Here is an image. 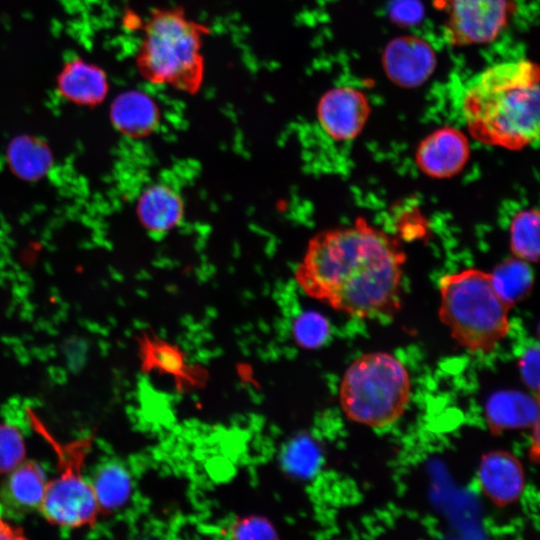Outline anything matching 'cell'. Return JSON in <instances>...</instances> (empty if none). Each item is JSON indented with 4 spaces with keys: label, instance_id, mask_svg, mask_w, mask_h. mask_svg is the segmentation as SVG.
Returning <instances> with one entry per match:
<instances>
[{
    "label": "cell",
    "instance_id": "obj_1",
    "mask_svg": "<svg viewBox=\"0 0 540 540\" xmlns=\"http://www.w3.org/2000/svg\"><path fill=\"white\" fill-rule=\"evenodd\" d=\"M406 253L396 237L358 216L308 242L294 278L310 298L359 319L401 309Z\"/></svg>",
    "mask_w": 540,
    "mask_h": 540
},
{
    "label": "cell",
    "instance_id": "obj_2",
    "mask_svg": "<svg viewBox=\"0 0 540 540\" xmlns=\"http://www.w3.org/2000/svg\"><path fill=\"white\" fill-rule=\"evenodd\" d=\"M539 67L528 59L493 64L464 89L462 113L478 142L522 150L539 139Z\"/></svg>",
    "mask_w": 540,
    "mask_h": 540
},
{
    "label": "cell",
    "instance_id": "obj_3",
    "mask_svg": "<svg viewBox=\"0 0 540 540\" xmlns=\"http://www.w3.org/2000/svg\"><path fill=\"white\" fill-rule=\"evenodd\" d=\"M209 34L207 25L180 6L153 9L135 54L138 73L151 84L197 94L204 83L203 45Z\"/></svg>",
    "mask_w": 540,
    "mask_h": 540
},
{
    "label": "cell",
    "instance_id": "obj_4",
    "mask_svg": "<svg viewBox=\"0 0 540 540\" xmlns=\"http://www.w3.org/2000/svg\"><path fill=\"white\" fill-rule=\"evenodd\" d=\"M438 317L463 348L488 354L510 331L511 308L496 292L491 274L466 268L439 280Z\"/></svg>",
    "mask_w": 540,
    "mask_h": 540
},
{
    "label": "cell",
    "instance_id": "obj_5",
    "mask_svg": "<svg viewBox=\"0 0 540 540\" xmlns=\"http://www.w3.org/2000/svg\"><path fill=\"white\" fill-rule=\"evenodd\" d=\"M411 397L406 366L393 354H362L345 370L339 385L342 411L351 421L373 428L395 423Z\"/></svg>",
    "mask_w": 540,
    "mask_h": 540
},
{
    "label": "cell",
    "instance_id": "obj_6",
    "mask_svg": "<svg viewBox=\"0 0 540 540\" xmlns=\"http://www.w3.org/2000/svg\"><path fill=\"white\" fill-rule=\"evenodd\" d=\"M26 413L33 429L52 447L57 459V475L48 480L38 512L48 523L59 527L92 526L100 512L91 483L84 478L83 469L93 436L60 442L31 408Z\"/></svg>",
    "mask_w": 540,
    "mask_h": 540
},
{
    "label": "cell",
    "instance_id": "obj_7",
    "mask_svg": "<svg viewBox=\"0 0 540 540\" xmlns=\"http://www.w3.org/2000/svg\"><path fill=\"white\" fill-rule=\"evenodd\" d=\"M444 36L454 46L487 44L505 29L511 0H440Z\"/></svg>",
    "mask_w": 540,
    "mask_h": 540
},
{
    "label": "cell",
    "instance_id": "obj_8",
    "mask_svg": "<svg viewBox=\"0 0 540 540\" xmlns=\"http://www.w3.org/2000/svg\"><path fill=\"white\" fill-rule=\"evenodd\" d=\"M371 112L366 95L350 86H337L320 97L317 120L322 130L332 140L347 142L358 137Z\"/></svg>",
    "mask_w": 540,
    "mask_h": 540
},
{
    "label": "cell",
    "instance_id": "obj_9",
    "mask_svg": "<svg viewBox=\"0 0 540 540\" xmlns=\"http://www.w3.org/2000/svg\"><path fill=\"white\" fill-rule=\"evenodd\" d=\"M470 155L467 136L455 127L443 126L421 140L414 160L419 171L427 177L449 179L463 171Z\"/></svg>",
    "mask_w": 540,
    "mask_h": 540
},
{
    "label": "cell",
    "instance_id": "obj_10",
    "mask_svg": "<svg viewBox=\"0 0 540 540\" xmlns=\"http://www.w3.org/2000/svg\"><path fill=\"white\" fill-rule=\"evenodd\" d=\"M382 64L392 82L412 88L423 84L432 75L436 55L424 40L415 36H401L387 44Z\"/></svg>",
    "mask_w": 540,
    "mask_h": 540
},
{
    "label": "cell",
    "instance_id": "obj_11",
    "mask_svg": "<svg viewBox=\"0 0 540 540\" xmlns=\"http://www.w3.org/2000/svg\"><path fill=\"white\" fill-rule=\"evenodd\" d=\"M477 481L482 492L498 507L518 501L526 486L520 459L507 450H494L482 456Z\"/></svg>",
    "mask_w": 540,
    "mask_h": 540
},
{
    "label": "cell",
    "instance_id": "obj_12",
    "mask_svg": "<svg viewBox=\"0 0 540 540\" xmlns=\"http://www.w3.org/2000/svg\"><path fill=\"white\" fill-rule=\"evenodd\" d=\"M59 95L78 106L94 107L103 103L109 92L106 72L82 58L67 61L56 77Z\"/></svg>",
    "mask_w": 540,
    "mask_h": 540
},
{
    "label": "cell",
    "instance_id": "obj_13",
    "mask_svg": "<svg viewBox=\"0 0 540 540\" xmlns=\"http://www.w3.org/2000/svg\"><path fill=\"white\" fill-rule=\"evenodd\" d=\"M109 118L115 129L131 138L147 137L161 122V110L148 93L130 89L120 92L110 104Z\"/></svg>",
    "mask_w": 540,
    "mask_h": 540
},
{
    "label": "cell",
    "instance_id": "obj_14",
    "mask_svg": "<svg viewBox=\"0 0 540 540\" xmlns=\"http://www.w3.org/2000/svg\"><path fill=\"white\" fill-rule=\"evenodd\" d=\"M487 426L494 435L507 430L530 429L539 422L538 395L519 390H498L485 403Z\"/></svg>",
    "mask_w": 540,
    "mask_h": 540
},
{
    "label": "cell",
    "instance_id": "obj_15",
    "mask_svg": "<svg viewBox=\"0 0 540 540\" xmlns=\"http://www.w3.org/2000/svg\"><path fill=\"white\" fill-rule=\"evenodd\" d=\"M136 212L147 231L163 235L182 223L185 207L177 190L166 183H155L140 194Z\"/></svg>",
    "mask_w": 540,
    "mask_h": 540
},
{
    "label": "cell",
    "instance_id": "obj_16",
    "mask_svg": "<svg viewBox=\"0 0 540 540\" xmlns=\"http://www.w3.org/2000/svg\"><path fill=\"white\" fill-rule=\"evenodd\" d=\"M48 479L40 464L25 459L6 474L0 488L2 503L17 513L39 511L45 496Z\"/></svg>",
    "mask_w": 540,
    "mask_h": 540
},
{
    "label": "cell",
    "instance_id": "obj_17",
    "mask_svg": "<svg viewBox=\"0 0 540 540\" xmlns=\"http://www.w3.org/2000/svg\"><path fill=\"white\" fill-rule=\"evenodd\" d=\"M137 342L143 371L172 376L180 383L194 381L196 373L187 365L180 348L146 332L138 337Z\"/></svg>",
    "mask_w": 540,
    "mask_h": 540
},
{
    "label": "cell",
    "instance_id": "obj_18",
    "mask_svg": "<svg viewBox=\"0 0 540 540\" xmlns=\"http://www.w3.org/2000/svg\"><path fill=\"white\" fill-rule=\"evenodd\" d=\"M90 483L100 515H109L121 509L128 502L133 487L128 470L115 461L97 468Z\"/></svg>",
    "mask_w": 540,
    "mask_h": 540
},
{
    "label": "cell",
    "instance_id": "obj_19",
    "mask_svg": "<svg viewBox=\"0 0 540 540\" xmlns=\"http://www.w3.org/2000/svg\"><path fill=\"white\" fill-rule=\"evenodd\" d=\"M7 159L13 172L27 180L42 177L52 163L51 151L44 141L25 134L10 141Z\"/></svg>",
    "mask_w": 540,
    "mask_h": 540
},
{
    "label": "cell",
    "instance_id": "obj_20",
    "mask_svg": "<svg viewBox=\"0 0 540 540\" xmlns=\"http://www.w3.org/2000/svg\"><path fill=\"white\" fill-rule=\"evenodd\" d=\"M490 274L496 292L511 309L530 294L534 285L530 263L514 256L497 264Z\"/></svg>",
    "mask_w": 540,
    "mask_h": 540
},
{
    "label": "cell",
    "instance_id": "obj_21",
    "mask_svg": "<svg viewBox=\"0 0 540 540\" xmlns=\"http://www.w3.org/2000/svg\"><path fill=\"white\" fill-rule=\"evenodd\" d=\"M540 217L537 208L516 212L509 225V248L514 257L536 263L539 259Z\"/></svg>",
    "mask_w": 540,
    "mask_h": 540
},
{
    "label": "cell",
    "instance_id": "obj_22",
    "mask_svg": "<svg viewBox=\"0 0 540 540\" xmlns=\"http://www.w3.org/2000/svg\"><path fill=\"white\" fill-rule=\"evenodd\" d=\"M284 467L293 475H313L321 462V450L310 437L300 436L292 440L283 454Z\"/></svg>",
    "mask_w": 540,
    "mask_h": 540
},
{
    "label": "cell",
    "instance_id": "obj_23",
    "mask_svg": "<svg viewBox=\"0 0 540 540\" xmlns=\"http://www.w3.org/2000/svg\"><path fill=\"white\" fill-rule=\"evenodd\" d=\"M331 334L328 319L319 312L306 311L299 314L292 324L295 342L305 349H316L324 345Z\"/></svg>",
    "mask_w": 540,
    "mask_h": 540
},
{
    "label": "cell",
    "instance_id": "obj_24",
    "mask_svg": "<svg viewBox=\"0 0 540 540\" xmlns=\"http://www.w3.org/2000/svg\"><path fill=\"white\" fill-rule=\"evenodd\" d=\"M26 459L22 432L14 425L0 422V475H6Z\"/></svg>",
    "mask_w": 540,
    "mask_h": 540
},
{
    "label": "cell",
    "instance_id": "obj_25",
    "mask_svg": "<svg viewBox=\"0 0 540 540\" xmlns=\"http://www.w3.org/2000/svg\"><path fill=\"white\" fill-rule=\"evenodd\" d=\"M235 539H274L276 530L268 519L261 516H246L236 519L228 528Z\"/></svg>",
    "mask_w": 540,
    "mask_h": 540
},
{
    "label": "cell",
    "instance_id": "obj_26",
    "mask_svg": "<svg viewBox=\"0 0 540 540\" xmlns=\"http://www.w3.org/2000/svg\"><path fill=\"white\" fill-rule=\"evenodd\" d=\"M539 368V345L536 343L523 350L518 359V369L525 386L537 395L539 393Z\"/></svg>",
    "mask_w": 540,
    "mask_h": 540
},
{
    "label": "cell",
    "instance_id": "obj_27",
    "mask_svg": "<svg viewBox=\"0 0 540 540\" xmlns=\"http://www.w3.org/2000/svg\"><path fill=\"white\" fill-rule=\"evenodd\" d=\"M26 538L27 536L21 527L11 524L0 516V540H19Z\"/></svg>",
    "mask_w": 540,
    "mask_h": 540
},
{
    "label": "cell",
    "instance_id": "obj_28",
    "mask_svg": "<svg viewBox=\"0 0 540 540\" xmlns=\"http://www.w3.org/2000/svg\"><path fill=\"white\" fill-rule=\"evenodd\" d=\"M531 430V442L529 448V458L531 461L537 463L539 459V422L530 428Z\"/></svg>",
    "mask_w": 540,
    "mask_h": 540
}]
</instances>
